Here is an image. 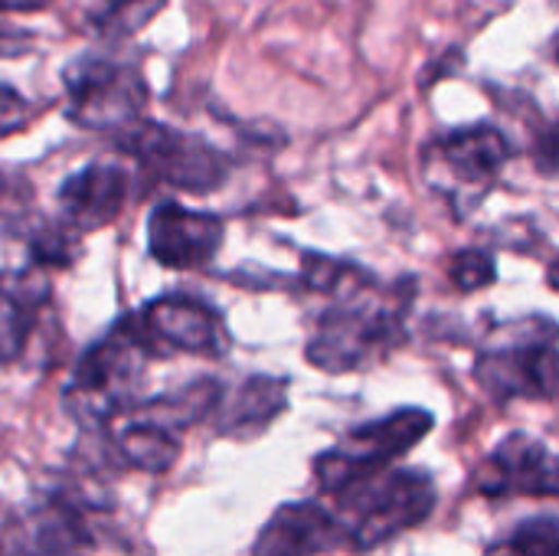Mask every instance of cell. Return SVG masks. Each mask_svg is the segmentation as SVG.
Segmentation results:
<instances>
[{
	"mask_svg": "<svg viewBox=\"0 0 559 556\" xmlns=\"http://www.w3.org/2000/svg\"><path fill=\"white\" fill-rule=\"evenodd\" d=\"M413 298L416 279H400L390 288L373 282L337 298L308 338V364L324 374H357L386 360L406 341Z\"/></svg>",
	"mask_w": 559,
	"mask_h": 556,
	"instance_id": "cell-1",
	"label": "cell"
},
{
	"mask_svg": "<svg viewBox=\"0 0 559 556\" xmlns=\"http://www.w3.org/2000/svg\"><path fill=\"white\" fill-rule=\"evenodd\" d=\"M151 357L115 321L95 344H88L62 390V410L85 429H108L141 403V387Z\"/></svg>",
	"mask_w": 559,
	"mask_h": 556,
	"instance_id": "cell-2",
	"label": "cell"
},
{
	"mask_svg": "<svg viewBox=\"0 0 559 556\" xmlns=\"http://www.w3.org/2000/svg\"><path fill=\"white\" fill-rule=\"evenodd\" d=\"M108 508L92 485L62 482L7 511L0 556H85L98 544V514Z\"/></svg>",
	"mask_w": 559,
	"mask_h": 556,
	"instance_id": "cell-3",
	"label": "cell"
},
{
	"mask_svg": "<svg viewBox=\"0 0 559 556\" xmlns=\"http://www.w3.org/2000/svg\"><path fill=\"white\" fill-rule=\"evenodd\" d=\"M559 331L547 315H531L511 324H498L475 360L478 387L508 403V400H544L557 397Z\"/></svg>",
	"mask_w": 559,
	"mask_h": 556,
	"instance_id": "cell-4",
	"label": "cell"
},
{
	"mask_svg": "<svg viewBox=\"0 0 559 556\" xmlns=\"http://www.w3.org/2000/svg\"><path fill=\"white\" fill-rule=\"evenodd\" d=\"M331 511L354 551H373L429 521L436 511V482L419 469H390L334 495Z\"/></svg>",
	"mask_w": 559,
	"mask_h": 556,
	"instance_id": "cell-5",
	"label": "cell"
},
{
	"mask_svg": "<svg viewBox=\"0 0 559 556\" xmlns=\"http://www.w3.org/2000/svg\"><path fill=\"white\" fill-rule=\"evenodd\" d=\"M511 157L514 147L508 134L498 125L478 121L432 138L423 151V174L426 184L465 216L491 193Z\"/></svg>",
	"mask_w": 559,
	"mask_h": 556,
	"instance_id": "cell-6",
	"label": "cell"
},
{
	"mask_svg": "<svg viewBox=\"0 0 559 556\" xmlns=\"http://www.w3.org/2000/svg\"><path fill=\"white\" fill-rule=\"evenodd\" d=\"M436 419L429 410L403 406L390 416L370 419L350 429L334 449L314 459V482L324 495H341L344 488L383 475L400 462L413 446H419L432 433Z\"/></svg>",
	"mask_w": 559,
	"mask_h": 556,
	"instance_id": "cell-7",
	"label": "cell"
},
{
	"mask_svg": "<svg viewBox=\"0 0 559 556\" xmlns=\"http://www.w3.org/2000/svg\"><path fill=\"white\" fill-rule=\"evenodd\" d=\"M115 144L151 180L183 193H213L233 174V161L213 141L151 118H141L115 134Z\"/></svg>",
	"mask_w": 559,
	"mask_h": 556,
	"instance_id": "cell-8",
	"label": "cell"
},
{
	"mask_svg": "<svg viewBox=\"0 0 559 556\" xmlns=\"http://www.w3.org/2000/svg\"><path fill=\"white\" fill-rule=\"evenodd\" d=\"M66 115L79 128L121 134L144 118L147 82L131 59L82 52L62 69Z\"/></svg>",
	"mask_w": 559,
	"mask_h": 556,
	"instance_id": "cell-9",
	"label": "cell"
},
{
	"mask_svg": "<svg viewBox=\"0 0 559 556\" xmlns=\"http://www.w3.org/2000/svg\"><path fill=\"white\" fill-rule=\"evenodd\" d=\"M118 321L151 360L174 357V354L216 360L229 351V328L223 315L210 301L190 292L157 295L144 301L138 311L121 315Z\"/></svg>",
	"mask_w": 559,
	"mask_h": 556,
	"instance_id": "cell-10",
	"label": "cell"
},
{
	"mask_svg": "<svg viewBox=\"0 0 559 556\" xmlns=\"http://www.w3.org/2000/svg\"><path fill=\"white\" fill-rule=\"evenodd\" d=\"M226 236V223L216 213L190 210L177 200H164L147 216V252L167 269H206Z\"/></svg>",
	"mask_w": 559,
	"mask_h": 556,
	"instance_id": "cell-11",
	"label": "cell"
},
{
	"mask_svg": "<svg viewBox=\"0 0 559 556\" xmlns=\"http://www.w3.org/2000/svg\"><path fill=\"white\" fill-rule=\"evenodd\" d=\"M56 200L59 223L72 236L105 229L131 200V170L118 161H92L59 184Z\"/></svg>",
	"mask_w": 559,
	"mask_h": 556,
	"instance_id": "cell-12",
	"label": "cell"
},
{
	"mask_svg": "<svg viewBox=\"0 0 559 556\" xmlns=\"http://www.w3.org/2000/svg\"><path fill=\"white\" fill-rule=\"evenodd\" d=\"M557 456L527 433H511L478 469L485 498H557Z\"/></svg>",
	"mask_w": 559,
	"mask_h": 556,
	"instance_id": "cell-13",
	"label": "cell"
},
{
	"mask_svg": "<svg viewBox=\"0 0 559 556\" xmlns=\"http://www.w3.org/2000/svg\"><path fill=\"white\" fill-rule=\"evenodd\" d=\"M350 547L334 511L314 498L285 501L262 524L246 556H321Z\"/></svg>",
	"mask_w": 559,
	"mask_h": 556,
	"instance_id": "cell-14",
	"label": "cell"
},
{
	"mask_svg": "<svg viewBox=\"0 0 559 556\" xmlns=\"http://www.w3.org/2000/svg\"><path fill=\"white\" fill-rule=\"evenodd\" d=\"M49 301L52 282L46 269L20 265L0 272V367H13L23 360Z\"/></svg>",
	"mask_w": 559,
	"mask_h": 556,
	"instance_id": "cell-15",
	"label": "cell"
},
{
	"mask_svg": "<svg viewBox=\"0 0 559 556\" xmlns=\"http://www.w3.org/2000/svg\"><path fill=\"white\" fill-rule=\"evenodd\" d=\"M288 410V377L252 374L233 393L223 390L213 419L226 439H255Z\"/></svg>",
	"mask_w": 559,
	"mask_h": 556,
	"instance_id": "cell-16",
	"label": "cell"
},
{
	"mask_svg": "<svg viewBox=\"0 0 559 556\" xmlns=\"http://www.w3.org/2000/svg\"><path fill=\"white\" fill-rule=\"evenodd\" d=\"M105 452L108 462L118 469H134L144 475H164L180 459V436H170L144 419L124 416V426L118 433H105Z\"/></svg>",
	"mask_w": 559,
	"mask_h": 556,
	"instance_id": "cell-17",
	"label": "cell"
},
{
	"mask_svg": "<svg viewBox=\"0 0 559 556\" xmlns=\"http://www.w3.org/2000/svg\"><path fill=\"white\" fill-rule=\"evenodd\" d=\"M223 383L213 380V377H200L193 383H183L170 393H160V397H151V400H141L128 416L134 419H144L170 436H183V429L203 423L213 416L219 397H223Z\"/></svg>",
	"mask_w": 559,
	"mask_h": 556,
	"instance_id": "cell-18",
	"label": "cell"
},
{
	"mask_svg": "<svg viewBox=\"0 0 559 556\" xmlns=\"http://www.w3.org/2000/svg\"><path fill=\"white\" fill-rule=\"evenodd\" d=\"M164 7L167 0H105L92 13V26L108 43H118V39L134 36L141 26H147Z\"/></svg>",
	"mask_w": 559,
	"mask_h": 556,
	"instance_id": "cell-19",
	"label": "cell"
},
{
	"mask_svg": "<svg viewBox=\"0 0 559 556\" xmlns=\"http://www.w3.org/2000/svg\"><path fill=\"white\" fill-rule=\"evenodd\" d=\"M485 556H559L557 514H540L521 521L511 534L495 541Z\"/></svg>",
	"mask_w": 559,
	"mask_h": 556,
	"instance_id": "cell-20",
	"label": "cell"
},
{
	"mask_svg": "<svg viewBox=\"0 0 559 556\" xmlns=\"http://www.w3.org/2000/svg\"><path fill=\"white\" fill-rule=\"evenodd\" d=\"M495 279H498V269H495V256L491 252H485V249H462V252H455V259H452V282H455V288L481 292Z\"/></svg>",
	"mask_w": 559,
	"mask_h": 556,
	"instance_id": "cell-21",
	"label": "cell"
},
{
	"mask_svg": "<svg viewBox=\"0 0 559 556\" xmlns=\"http://www.w3.org/2000/svg\"><path fill=\"white\" fill-rule=\"evenodd\" d=\"M36 108L29 98H23L20 88L0 82V138H10L16 131H23L29 121H33Z\"/></svg>",
	"mask_w": 559,
	"mask_h": 556,
	"instance_id": "cell-22",
	"label": "cell"
},
{
	"mask_svg": "<svg viewBox=\"0 0 559 556\" xmlns=\"http://www.w3.org/2000/svg\"><path fill=\"white\" fill-rule=\"evenodd\" d=\"M20 193H23V184L16 177H10L7 170H0V216L10 213V206L16 203Z\"/></svg>",
	"mask_w": 559,
	"mask_h": 556,
	"instance_id": "cell-23",
	"label": "cell"
},
{
	"mask_svg": "<svg viewBox=\"0 0 559 556\" xmlns=\"http://www.w3.org/2000/svg\"><path fill=\"white\" fill-rule=\"evenodd\" d=\"M52 0H0V13H33V10H46Z\"/></svg>",
	"mask_w": 559,
	"mask_h": 556,
	"instance_id": "cell-24",
	"label": "cell"
},
{
	"mask_svg": "<svg viewBox=\"0 0 559 556\" xmlns=\"http://www.w3.org/2000/svg\"><path fill=\"white\" fill-rule=\"evenodd\" d=\"M3 518H7V511H3V501H0V528H3Z\"/></svg>",
	"mask_w": 559,
	"mask_h": 556,
	"instance_id": "cell-25",
	"label": "cell"
}]
</instances>
